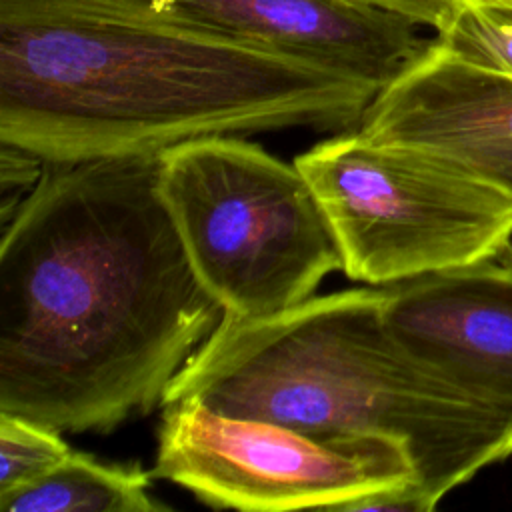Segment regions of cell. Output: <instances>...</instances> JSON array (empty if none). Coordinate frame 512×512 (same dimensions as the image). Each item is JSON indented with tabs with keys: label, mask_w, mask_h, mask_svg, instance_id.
Masks as SVG:
<instances>
[{
	"label": "cell",
	"mask_w": 512,
	"mask_h": 512,
	"mask_svg": "<svg viewBox=\"0 0 512 512\" xmlns=\"http://www.w3.org/2000/svg\"><path fill=\"white\" fill-rule=\"evenodd\" d=\"M178 24L266 40L384 86L430 42L414 22L332 0H134Z\"/></svg>",
	"instance_id": "9"
},
{
	"label": "cell",
	"mask_w": 512,
	"mask_h": 512,
	"mask_svg": "<svg viewBox=\"0 0 512 512\" xmlns=\"http://www.w3.org/2000/svg\"><path fill=\"white\" fill-rule=\"evenodd\" d=\"M448 22L436 40L452 54L512 74V0H452Z\"/></svg>",
	"instance_id": "11"
},
{
	"label": "cell",
	"mask_w": 512,
	"mask_h": 512,
	"mask_svg": "<svg viewBox=\"0 0 512 512\" xmlns=\"http://www.w3.org/2000/svg\"><path fill=\"white\" fill-rule=\"evenodd\" d=\"M352 8L366 10H384L396 16H402L416 26H426L438 32L452 14V0H332Z\"/></svg>",
	"instance_id": "14"
},
{
	"label": "cell",
	"mask_w": 512,
	"mask_h": 512,
	"mask_svg": "<svg viewBox=\"0 0 512 512\" xmlns=\"http://www.w3.org/2000/svg\"><path fill=\"white\" fill-rule=\"evenodd\" d=\"M158 160V192L224 314L280 312L342 270L328 220L296 164L242 136L186 140Z\"/></svg>",
	"instance_id": "4"
},
{
	"label": "cell",
	"mask_w": 512,
	"mask_h": 512,
	"mask_svg": "<svg viewBox=\"0 0 512 512\" xmlns=\"http://www.w3.org/2000/svg\"><path fill=\"white\" fill-rule=\"evenodd\" d=\"M394 340L512 424V238L480 258L382 286Z\"/></svg>",
	"instance_id": "7"
},
{
	"label": "cell",
	"mask_w": 512,
	"mask_h": 512,
	"mask_svg": "<svg viewBox=\"0 0 512 512\" xmlns=\"http://www.w3.org/2000/svg\"><path fill=\"white\" fill-rule=\"evenodd\" d=\"M346 512H430L432 506L418 484L380 490L344 504Z\"/></svg>",
	"instance_id": "15"
},
{
	"label": "cell",
	"mask_w": 512,
	"mask_h": 512,
	"mask_svg": "<svg viewBox=\"0 0 512 512\" xmlns=\"http://www.w3.org/2000/svg\"><path fill=\"white\" fill-rule=\"evenodd\" d=\"M294 164L352 280L386 286L472 262L512 238V198L424 150L350 128Z\"/></svg>",
	"instance_id": "5"
},
{
	"label": "cell",
	"mask_w": 512,
	"mask_h": 512,
	"mask_svg": "<svg viewBox=\"0 0 512 512\" xmlns=\"http://www.w3.org/2000/svg\"><path fill=\"white\" fill-rule=\"evenodd\" d=\"M46 160L28 148L0 140V186H2V216L0 224H6L14 208L42 178Z\"/></svg>",
	"instance_id": "13"
},
{
	"label": "cell",
	"mask_w": 512,
	"mask_h": 512,
	"mask_svg": "<svg viewBox=\"0 0 512 512\" xmlns=\"http://www.w3.org/2000/svg\"><path fill=\"white\" fill-rule=\"evenodd\" d=\"M152 470L100 462L82 452L70 456L44 478L0 494L2 512H158Z\"/></svg>",
	"instance_id": "10"
},
{
	"label": "cell",
	"mask_w": 512,
	"mask_h": 512,
	"mask_svg": "<svg viewBox=\"0 0 512 512\" xmlns=\"http://www.w3.org/2000/svg\"><path fill=\"white\" fill-rule=\"evenodd\" d=\"M190 398L316 436L400 438L432 508L482 468L512 456V424L394 340L382 286L310 296L260 318L224 314L162 406Z\"/></svg>",
	"instance_id": "3"
},
{
	"label": "cell",
	"mask_w": 512,
	"mask_h": 512,
	"mask_svg": "<svg viewBox=\"0 0 512 512\" xmlns=\"http://www.w3.org/2000/svg\"><path fill=\"white\" fill-rule=\"evenodd\" d=\"M152 474L214 508L252 512L340 510L362 496L418 484L410 448L400 438L316 436L264 418L222 414L192 398L162 406Z\"/></svg>",
	"instance_id": "6"
},
{
	"label": "cell",
	"mask_w": 512,
	"mask_h": 512,
	"mask_svg": "<svg viewBox=\"0 0 512 512\" xmlns=\"http://www.w3.org/2000/svg\"><path fill=\"white\" fill-rule=\"evenodd\" d=\"M382 86L134 0H0V140L46 162L150 156L204 136L356 128Z\"/></svg>",
	"instance_id": "2"
},
{
	"label": "cell",
	"mask_w": 512,
	"mask_h": 512,
	"mask_svg": "<svg viewBox=\"0 0 512 512\" xmlns=\"http://www.w3.org/2000/svg\"><path fill=\"white\" fill-rule=\"evenodd\" d=\"M362 134L424 150L512 198V74L430 38L372 98Z\"/></svg>",
	"instance_id": "8"
},
{
	"label": "cell",
	"mask_w": 512,
	"mask_h": 512,
	"mask_svg": "<svg viewBox=\"0 0 512 512\" xmlns=\"http://www.w3.org/2000/svg\"><path fill=\"white\" fill-rule=\"evenodd\" d=\"M60 430L0 410V494L28 486L70 456Z\"/></svg>",
	"instance_id": "12"
},
{
	"label": "cell",
	"mask_w": 512,
	"mask_h": 512,
	"mask_svg": "<svg viewBox=\"0 0 512 512\" xmlns=\"http://www.w3.org/2000/svg\"><path fill=\"white\" fill-rule=\"evenodd\" d=\"M158 162H46L2 224V412L112 430L162 406L222 320L158 192Z\"/></svg>",
	"instance_id": "1"
}]
</instances>
